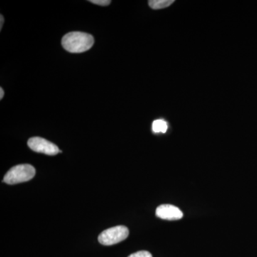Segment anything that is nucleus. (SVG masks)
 I'll return each instance as SVG.
<instances>
[{
  "instance_id": "f03ea898",
  "label": "nucleus",
  "mask_w": 257,
  "mask_h": 257,
  "mask_svg": "<svg viewBox=\"0 0 257 257\" xmlns=\"http://www.w3.org/2000/svg\"><path fill=\"white\" fill-rule=\"evenodd\" d=\"M35 169L33 166L25 164L15 166L8 171L3 181L8 184H16L28 182L35 175Z\"/></svg>"
},
{
  "instance_id": "423d86ee",
  "label": "nucleus",
  "mask_w": 257,
  "mask_h": 257,
  "mask_svg": "<svg viewBox=\"0 0 257 257\" xmlns=\"http://www.w3.org/2000/svg\"><path fill=\"white\" fill-rule=\"evenodd\" d=\"M174 0H151L149 1V5L153 10L164 9L173 4Z\"/></svg>"
},
{
  "instance_id": "1a4fd4ad",
  "label": "nucleus",
  "mask_w": 257,
  "mask_h": 257,
  "mask_svg": "<svg viewBox=\"0 0 257 257\" xmlns=\"http://www.w3.org/2000/svg\"><path fill=\"white\" fill-rule=\"evenodd\" d=\"M89 2L93 3V4L101 5V6H106V5H109L111 3V1H109V0H91Z\"/></svg>"
},
{
  "instance_id": "20e7f679",
  "label": "nucleus",
  "mask_w": 257,
  "mask_h": 257,
  "mask_svg": "<svg viewBox=\"0 0 257 257\" xmlns=\"http://www.w3.org/2000/svg\"><path fill=\"white\" fill-rule=\"evenodd\" d=\"M29 147L33 151L47 155H55L61 152L55 144L41 138H32L28 140Z\"/></svg>"
},
{
  "instance_id": "f257e3e1",
  "label": "nucleus",
  "mask_w": 257,
  "mask_h": 257,
  "mask_svg": "<svg viewBox=\"0 0 257 257\" xmlns=\"http://www.w3.org/2000/svg\"><path fill=\"white\" fill-rule=\"evenodd\" d=\"M94 37L89 34L72 32L64 35L62 40L64 50L71 53H82L89 50L94 45Z\"/></svg>"
},
{
  "instance_id": "9b49d317",
  "label": "nucleus",
  "mask_w": 257,
  "mask_h": 257,
  "mask_svg": "<svg viewBox=\"0 0 257 257\" xmlns=\"http://www.w3.org/2000/svg\"><path fill=\"white\" fill-rule=\"evenodd\" d=\"M0 18H1V25H0V28H1L2 30V28H3V23H4V18H3V15H1Z\"/></svg>"
},
{
  "instance_id": "7ed1b4c3",
  "label": "nucleus",
  "mask_w": 257,
  "mask_h": 257,
  "mask_svg": "<svg viewBox=\"0 0 257 257\" xmlns=\"http://www.w3.org/2000/svg\"><path fill=\"white\" fill-rule=\"evenodd\" d=\"M128 229L125 226H116L104 230L99 234L98 240L101 244L111 246L124 241L128 236Z\"/></svg>"
},
{
  "instance_id": "9d476101",
  "label": "nucleus",
  "mask_w": 257,
  "mask_h": 257,
  "mask_svg": "<svg viewBox=\"0 0 257 257\" xmlns=\"http://www.w3.org/2000/svg\"><path fill=\"white\" fill-rule=\"evenodd\" d=\"M0 92H1V93H0V99H3V96H4V91H3V88H0Z\"/></svg>"
},
{
  "instance_id": "39448f33",
  "label": "nucleus",
  "mask_w": 257,
  "mask_h": 257,
  "mask_svg": "<svg viewBox=\"0 0 257 257\" xmlns=\"http://www.w3.org/2000/svg\"><path fill=\"white\" fill-rule=\"evenodd\" d=\"M156 215L165 220H178L182 219L183 213L179 209L171 204H162L157 208Z\"/></svg>"
},
{
  "instance_id": "6e6552de",
  "label": "nucleus",
  "mask_w": 257,
  "mask_h": 257,
  "mask_svg": "<svg viewBox=\"0 0 257 257\" xmlns=\"http://www.w3.org/2000/svg\"><path fill=\"white\" fill-rule=\"evenodd\" d=\"M128 257H152V255L147 251H140L130 255Z\"/></svg>"
},
{
  "instance_id": "0eeeda50",
  "label": "nucleus",
  "mask_w": 257,
  "mask_h": 257,
  "mask_svg": "<svg viewBox=\"0 0 257 257\" xmlns=\"http://www.w3.org/2000/svg\"><path fill=\"white\" fill-rule=\"evenodd\" d=\"M168 125L165 120L157 119L152 123V131L155 133H165Z\"/></svg>"
}]
</instances>
